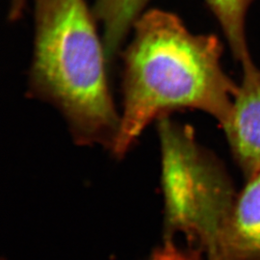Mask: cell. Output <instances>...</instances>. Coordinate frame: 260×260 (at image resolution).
I'll use <instances>...</instances> for the list:
<instances>
[{
	"instance_id": "cell-4",
	"label": "cell",
	"mask_w": 260,
	"mask_h": 260,
	"mask_svg": "<svg viewBox=\"0 0 260 260\" xmlns=\"http://www.w3.org/2000/svg\"><path fill=\"white\" fill-rule=\"evenodd\" d=\"M231 118L223 127L233 154L248 177L260 171V70L245 67Z\"/></svg>"
},
{
	"instance_id": "cell-1",
	"label": "cell",
	"mask_w": 260,
	"mask_h": 260,
	"mask_svg": "<svg viewBox=\"0 0 260 260\" xmlns=\"http://www.w3.org/2000/svg\"><path fill=\"white\" fill-rule=\"evenodd\" d=\"M218 38L189 31L176 15L145 12L122 54L120 129L112 153L122 157L154 120L179 109H196L223 127L238 87L221 65Z\"/></svg>"
},
{
	"instance_id": "cell-7",
	"label": "cell",
	"mask_w": 260,
	"mask_h": 260,
	"mask_svg": "<svg viewBox=\"0 0 260 260\" xmlns=\"http://www.w3.org/2000/svg\"><path fill=\"white\" fill-rule=\"evenodd\" d=\"M220 23L232 52L242 68L252 65L246 35V18L253 0H205Z\"/></svg>"
},
{
	"instance_id": "cell-9",
	"label": "cell",
	"mask_w": 260,
	"mask_h": 260,
	"mask_svg": "<svg viewBox=\"0 0 260 260\" xmlns=\"http://www.w3.org/2000/svg\"><path fill=\"white\" fill-rule=\"evenodd\" d=\"M26 6V0H10L8 15L11 21H17L22 16Z\"/></svg>"
},
{
	"instance_id": "cell-2",
	"label": "cell",
	"mask_w": 260,
	"mask_h": 260,
	"mask_svg": "<svg viewBox=\"0 0 260 260\" xmlns=\"http://www.w3.org/2000/svg\"><path fill=\"white\" fill-rule=\"evenodd\" d=\"M29 93L62 114L77 145L112 149L121 116L109 86L103 37L86 0H34Z\"/></svg>"
},
{
	"instance_id": "cell-5",
	"label": "cell",
	"mask_w": 260,
	"mask_h": 260,
	"mask_svg": "<svg viewBox=\"0 0 260 260\" xmlns=\"http://www.w3.org/2000/svg\"><path fill=\"white\" fill-rule=\"evenodd\" d=\"M217 260H260V171L233 204Z\"/></svg>"
},
{
	"instance_id": "cell-8",
	"label": "cell",
	"mask_w": 260,
	"mask_h": 260,
	"mask_svg": "<svg viewBox=\"0 0 260 260\" xmlns=\"http://www.w3.org/2000/svg\"><path fill=\"white\" fill-rule=\"evenodd\" d=\"M152 260H196L192 255L185 254L183 251H179L171 242L157 252L154 253Z\"/></svg>"
},
{
	"instance_id": "cell-6",
	"label": "cell",
	"mask_w": 260,
	"mask_h": 260,
	"mask_svg": "<svg viewBox=\"0 0 260 260\" xmlns=\"http://www.w3.org/2000/svg\"><path fill=\"white\" fill-rule=\"evenodd\" d=\"M150 0H95L93 14L103 28L108 62L121 52L130 31Z\"/></svg>"
},
{
	"instance_id": "cell-3",
	"label": "cell",
	"mask_w": 260,
	"mask_h": 260,
	"mask_svg": "<svg viewBox=\"0 0 260 260\" xmlns=\"http://www.w3.org/2000/svg\"><path fill=\"white\" fill-rule=\"evenodd\" d=\"M158 135L169 226L200 242L209 259L217 260L233 205L229 185L192 127L168 116L158 120Z\"/></svg>"
}]
</instances>
